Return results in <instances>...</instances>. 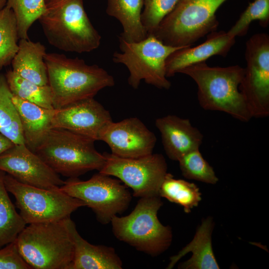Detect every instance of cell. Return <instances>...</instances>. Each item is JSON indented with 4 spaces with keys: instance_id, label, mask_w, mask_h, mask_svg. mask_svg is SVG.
<instances>
[{
    "instance_id": "6da1fadb",
    "label": "cell",
    "mask_w": 269,
    "mask_h": 269,
    "mask_svg": "<svg viewBox=\"0 0 269 269\" xmlns=\"http://www.w3.org/2000/svg\"><path fill=\"white\" fill-rule=\"evenodd\" d=\"M44 60L54 109L94 98L101 90L115 84L114 77L105 69L87 64L78 57L46 53Z\"/></svg>"
},
{
    "instance_id": "7a4b0ae2",
    "label": "cell",
    "mask_w": 269,
    "mask_h": 269,
    "mask_svg": "<svg viewBox=\"0 0 269 269\" xmlns=\"http://www.w3.org/2000/svg\"><path fill=\"white\" fill-rule=\"evenodd\" d=\"M196 83L199 104L205 110L220 111L248 122L252 118L239 87L244 74L239 65L211 67L205 62L181 70Z\"/></svg>"
},
{
    "instance_id": "3957f363",
    "label": "cell",
    "mask_w": 269,
    "mask_h": 269,
    "mask_svg": "<svg viewBox=\"0 0 269 269\" xmlns=\"http://www.w3.org/2000/svg\"><path fill=\"white\" fill-rule=\"evenodd\" d=\"M48 43L65 52L97 49L101 36L90 20L83 0H63L46 7L38 19Z\"/></svg>"
},
{
    "instance_id": "277c9868",
    "label": "cell",
    "mask_w": 269,
    "mask_h": 269,
    "mask_svg": "<svg viewBox=\"0 0 269 269\" xmlns=\"http://www.w3.org/2000/svg\"><path fill=\"white\" fill-rule=\"evenodd\" d=\"M65 219L29 224L18 235L14 242L31 269H71L74 246Z\"/></svg>"
},
{
    "instance_id": "5b68a950",
    "label": "cell",
    "mask_w": 269,
    "mask_h": 269,
    "mask_svg": "<svg viewBox=\"0 0 269 269\" xmlns=\"http://www.w3.org/2000/svg\"><path fill=\"white\" fill-rule=\"evenodd\" d=\"M95 140L61 129L52 128L34 152L56 173L77 178L103 167L105 158L98 152Z\"/></svg>"
},
{
    "instance_id": "8992f818",
    "label": "cell",
    "mask_w": 269,
    "mask_h": 269,
    "mask_svg": "<svg viewBox=\"0 0 269 269\" xmlns=\"http://www.w3.org/2000/svg\"><path fill=\"white\" fill-rule=\"evenodd\" d=\"M162 204L159 196L140 198L130 214L112 219L114 236L138 251L153 257L160 255L172 240L171 228L162 224L157 217Z\"/></svg>"
},
{
    "instance_id": "52a82bcc",
    "label": "cell",
    "mask_w": 269,
    "mask_h": 269,
    "mask_svg": "<svg viewBox=\"0 0 269 269\" xmlns=\"http://www.w3.org/2000/svg\"><path fill=\"white\" fill-rule=\"evenodd\" d=\"M226 0H179L151 34L167 45H191L216 30L219 22L215 13Z\"/></svg>"
},
{
    "instance_id": "ba28073f",
    "label": "cell",
    "mask_w": 269,
    "mask_h": 269,
    "mask_svg": "<svg viewBox=\"0 0 269 269\" xmlns=\"http://www.w3.org/2000/svg\"><path fill=\"white\" fill-rule=\"evenodd\" d=\"M119 42L120 52L113 54V60L127 68L128 83L132 88H138L144 80L159 89L170 88L171 83L166 75V59L173 52L185 46L164 44L152 34L137 42H129L120 38Z\"/></svg>"
},
{
    "instance_id": "9c48e42d",
    "label": "cell",
    "mask_w": 269,
    "mask_h": 269,
    "mask_svg": "<svg viewBox=\"0 0 269 269\" xmlns=\"http://www.w3.org/2000/svg\"><path fill=\"white\" fill-rule=\"evenodd\" d=\"M6 190L15 197L20 215L26 224L57 221L70 217L85 203L59 189H46L23 184L9 174L4 176Z\"/></svg>"
},
{
    "instance_id": "30bf717a",
    "label": "cell",
    "mask_w": 269,
    "mask_h": 269,
    "mask_svg": "<svg viewBox=\"0 0 269 269\" xmlns=\"http://www.w3.org/2000/svg\"><path fill=\"white\" fill-rule=\"evenodd\" d=\"M121 182L99 172L86 181L70 178L60 189L83 201L95 213L99 222L107 224L113 217L123 213L132 200L130 192Z\"/></svg>"
},
{
    "instance_id": "8fae6325",
    "label": "cell",
    "mask_w": 269,
    "mask_h": 269,
    "mask_svg": "<svg viewBox=\"0 0 269 269\" xmlns=\"http://www.w3.org/2000/svg\"><path fill=\"white\" fill-rule=\"evenodd\" d=\"M103 154L105 160L99 172L119 179L133 190L135 197L159 196L160 187L167 173V164L161 154L152 153L136 158Z\"/></svg>"
},
{
    "instance_id": "7c38bea8",
    "label": "cell",
    "mask_w": 269,
    "mask_h": 269,
    "mask_svg": "<svg viewBox=\"0 0 269 269\" xmlns=\"http://www.w3.org/2000/svg\"><path fill=\"white\" fill-rule=\"evenodd\" d=\"M246 67L239 89L252 118L269 115V36L257 33L246 42Z\"/></svg>"
},
{
    "instance_id": "4fadbf2b",
    "label": "cell",
    "mask_w": 269,
    "mask_h": 269,
    "mask_svg": "<svg viewBox=\"0 0 269 269\" xmlns=\"http://www.w3.org/2000/svg\"><path fill=\"white\" fill-rule=\"evenodd\" d=\"M0 170L23 184L40 188L57 189L65 182L25 144H14L0 154Z\"/></svg>"
},
{
    "instance_id": "5bb4252c",
    "label": "cell",
    "mask_w": 269,
    "mask_h": 269,
    "mask_svg": "<svg viewBox=\"0 0 269 269\" xmlns=\"http://www.w3.org/2000/svg\"><path fill=\"white\" fill-rule=\"evenodd\" d=\"M99 140L107 143L116 156L136 158L152 153L156 137L140 119L131 117L109 123L101 131Z\"/></svg>"
},
{
    "instance_id": "9a60e30c",
    "label": "cell",
    "mask_w": 269,
    "mask_h": 269,
    "mask_svg": "<svg viewBox=\"0 0 269 269\" xmlns=\"http://www.w3.org/2000/svg\"><path fill=\"white\" fill-rule=\"evenodd\" d=\"M113 121L110 112L94 98L54 109L52 128L66 130L99 140L103 129Z\"/></svg>"
},
{
    "instance_id": "2e32d148",
    "label": "cell",
    "mask_w": 269,
    "mask_h": 269,
    "mask_svg": "<svg viewBox=\"0 0 269 269\" xmlns=\"http://www.w3.org/2000/svg\"><path fill=\"white\" fill-rule=\"evenodd\" d=\"M155 125L165 152L171 160L178 161L186 153L199 148L202 143L203 134L187 119L168 115L156 119Z\"/></svg>"
},
{
    "instance_id": "e0dca14e",
    "label": "cell",
    "mask_w": 269,
    "mask_h": 269,
    "mask_svg": "<svg viewBox=\"0 0 269 269\" xmlns=\"http://www.w3.org/2000/svg\"><path fill=\"white\" fill-rule=\"evenodd\" d=\"M235 43V37L224 31H214L207 35V39L200 45L182 47L171 53L166 61V75L170 77L184 68L205 62L214 55L225 56Z\"/></svg>"
},
{
    "instance_id": "ac0fdd59",
    "label": "cell",
    "mask_w": 269,
    "mask_h": 269,
    "mask_svg": "<svg viewBox=\"0 0 269 269\" xmlns=\"http://www.w3.org/2000/svg\"><path fill=\"white\" fill-rule=\"evenodd\" d=\"M66 226L74 246L71 269H121L123 263L111 247L92 245L84 239L78 232L74 222L68 217Z\"/></svg>"
},
{
    "instance_id": "d6986e66",
    "label": "cell",
    "mask_w": 269,
    "mask_h": 269,
    "mask_svg": "<svg viewBox=\"0 0 269 269\" xmlns=\"http://www.w3.org/2000/svg\"><path fill=\"white\" fill-rule=\"evenodd\" d=\"M214 224L211 217L202 220L192 241L170 258L167 269H171L186 254L191 252L192 257L179 265L183 269H218L212 246V233Z\"/></svg>"
},
{
    "instance_id": "ffe728a7",
    "label": "cell",
    "mask_w": 269,
    "mask_h": 269,
    "mask_svg": "<svg viewBox=\"0 0 269 269\" xmlns=\"http://www.w3.org/2000/svg\"><path fill=\"white\" fill-rule=\"evenodd\" d=\"M18 111L25 145L34 151L51 127L54 109H48L23 100L12 95Z\"/></svg>"
},
{
    "instance_id": "44dd1931",
    "label": "cell",
    "mask_w": 269,
    "mask_h": 269,
    "mask_svg": "<svg viewBox=\"0 0 269 269\" xmlns=\"http://www.w3.org/2000/svg\"><path fill=\"white\" fill-rule=\"evenodd\" d=\"M46 48L40 42L20 39L18 49L13 58L12 70L20 77L41 86L48 85L44 60Z\"/></svg>"
},
{
    "instance_id": "7402d4cb",
    "label": "cell",
    "mask_w": 269,
    "mask_h": 269,
    "mask_svg": "<svg viewBox=\"0 0 269 269\" xmlns=\"http://www.w3.org/2000/svg\"><path fill=\"white\" fill-rule=\"evenodd\" d=\"M143 7V0H107L106 12L118 19L123 28L120 38L137 42L147 36L141 21Z\"/></svg>"
},
{
    "instance_id": "603a6c76",
    "label": "cell",
    "mask_w": 269,
    "mask_h": 269,
    "mask_svg": "<svg viewBox=\"0 0 269 269\" xmlns=\"http://www.w3.org/2000/svg\"><path fill=\"white\" fill-rule=\"evenodd\" d=\"M5 77L0 75V134L15 144H24L21 125Z\"/></svg>"
},
{
    "instance_id": "cb8c5ba5",
    "label": "cell",
    "mask_w": 269,
    "mask_h": 269,
    "mask_svg": "<svg viewBox=\"0 0 269 269\" xmlns=\"http://www.w3.org/2000/svg\"><path fill=\"white\" fill-rule=\"evenodd\" d=\"M159 196L181 206L187 213L197 207L201 200V193L196 184L174 178L168 172L160 187Z\"/></svg>"
},
{
    "instance_id": "d4e9b609",
    "label": "cell",
    "mask_w": 269,
    "mask_h": 269,
    "mask_svg": "<svg viewBox=\"0 0 269 269\" xmlns=\"http://www.w3.org/2000/svg\"><path fill=\"white\" fill-rule=\"evenodd\" d=\"M4 175L0 170V248L14 242L26 224L8 196Z\"/></svg>"
},
{
    "instance_id": "484cf974",
    "label": "cell",
    "mask_w": 269,
    "mask_h": 269,
    "mask_svg": "<svg viewBox=\"0 0 269 269\" xmlns=\"http://www.w3.org/2000/svg\"><path fill=\"white\" fill-rule=\"evenodd\" d=\"M5 78L13 96L46 109H54L49 85L36 84L20 77L12 70L7 72Z\"/></svg>"
},
{
    "instance_id": "4316f807",
    "label": "cell",
    "mask_w": 269,
    "mask_h": 269,
    "mask_svg": "<svg viewBox=\"0 0 269 269\" xmlns=\"http://www.w3.org/2000/svg\"><path fill=\"white\" fill-rule=\"evenodd\" d=\"M18 39L15 16L6 5L0 10V68L11 63L18 49Z\"/></svg>"
},
{
    "instance_id": "83f0119b",
    "label": "cell",
    "mask_w": 269,
    "mask_h": 269,
    "mask_svg": "<svg viewBox=\"0 0 269 269\" xmlns=\"http://www.w3.org/2000/svg\"><path fill=\"white\" fill-rule=\"evenodd\" d=\"M6 5L15 16L20 39H28L29 29L46 10L45 0H7Z\"/></svg>"
},
{
    "instance_id": "f1b7e54d",
    "label": "cell",
    "mask_w": 269,
    "mask_h": 269,
    "mask_svg": "<svg viewBox=\"0 0 269 269\" xmlns=\"http://www.w3.org/2000/svg\"><path fill=\"white\" fill-rule=\"evenodd\" d=\"M178 161L183 176L187 179L211 184L218 181L213 167L203 158L199 148L186 153Z\"/></svg>"
},
{
    "instance_id": "f546056e",
    "label": "cell",
    "mask_w": 269,
    "mask_h": 269,
    "mask_svg": "<svg viewBox=\"0 0 269 269\" xmlns=\"http://www.w3.org/2000/svg\"><path fill=\"white\" fill-rule=\"evenodd\" d=\"M254 20H259L260 24L266 27L269 23V0H254L250 3L240 15L235 24L227 32L236 38L245 35L250 24Z\"/></svg>"
},
{
    "instance_id": "4dcf8cb0",
    "label": "cell",
    "mask_w": 269,
    "mask_h": 269,
    "mask_svg": "<svg viewBox=\"0 0 269 269\" xmlns=\"http://www.w3.org/2000/svg\"><path fill=\"white\" fill-rule=\"evenodd\" d=\"M179 0H143L141 21L147 35L152 34L160 21Z\"/></svg>"
},
{
    "instance_id": "1f68e13d",
    "label": "cell",
    "mask_w": 269,
    "mask_h": 269,
    "mask_svg": "<svg viewBox=\"0 0 269 269\" xmlns=\"http://www.w3.org/2000/svg\"><path fill=\"white\" fill-rule=\"evenodd\" d=\"M13 242L0 249V269H31Z\"/></svg>"
},
{
    "instance_id": "d6a6232c",
    "label": "cell",
    "mask_w": 269,
    "mask_h": 269,
    "mask_svg": "<svg viewBox=\"0 0 269 269\" xmlns=\"http://www.w3.org/2000/svg\"><path fill=\"white\" fill-rule=\"evenodd\" d=\"M14 144L11 140L0 134V154Z\"/></svg>"
},
{
    "instance_id": "836d02e7",
    "label": "cell",
    "mask_w": 269,
    "mask_h": 269,
    "mask_svg": "<svg viewBox=\"0 0 269 269\" xmlns=\"http://www.w3.org/2000/svg\"><path fill=\"white\" fill-rule=\"evenodd\" d=\"M63 0H45V3L46 7L51 6L56 3H58Z\"/></svg>"
},
{
    "instance_id": "e575fe53",
    "label": "cell",
    "mask_w": 269,
    "mask_h": 269,
    "mask_svg": "<svg viewBox=\"0 0 269 269\" xmlns=\"http://www.w3.org/2000/svg\"><path fill=\"white\" fill-rule=\"evenodd\" d=\"M7 0H0V10L6 5Z\"/></svg>"
}]
</instances>
